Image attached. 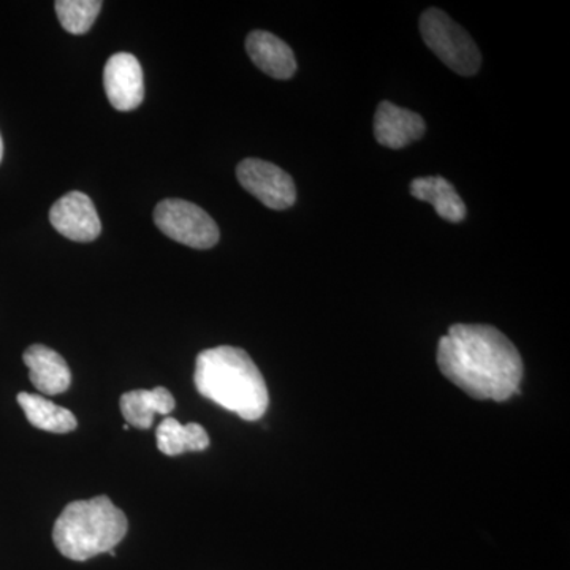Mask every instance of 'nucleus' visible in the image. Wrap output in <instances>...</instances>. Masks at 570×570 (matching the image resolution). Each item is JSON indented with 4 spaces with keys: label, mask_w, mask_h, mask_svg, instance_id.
Returning <instances> with one entry per match:
<instances>
[{
    "label": "nucleus",
    "mask_w": 570,
    "mask_h": 570,
    "mask_svg": "<svg viewBox=\"0 0 570 570\" xmlns=\"http://www.w3.org/2000/svg\"><path fill=\"white\" fill-rule=\"evenodd\" d=\"M246 50L255 66L268 77L288 80L296 71V59L285 41L273 33L254 31L247 36Z\"/></svg>",
    "instance_id": "9b49d317"
},
{
    "label": "nucleus",
    "mask_w": 570,
    "mask_h": 570,
    "mask_svg": "<svg viewBox=\"0 0 570 570\" xmlns=\"http://www.w3.org/2000/svg\"><path fill=\"white\" fill-rule=\"evenodd\" d=\"M194 382L202 396L246 422L261 420L268 409L265 379L243 348L219 346L200 352Z\"/></svg>",
    "instance_id": "f03ea898"
},
{
    "label": "nucleus",
    "mask_w": 570,
    "mask_h": 570,
    "mask_svg": "<svg viewBox=\"0 0 570 570\" xmlns=\"http://www.w3.org/2000/svg\"><path fill=\"white\" fill-rule=\"evenodd\" d=\"M2 156H3V141H2V135H0V163H2Z\"/></svg>",
    "instance_id": "f3484780"
},
{
    "label": "nucleus",
    "mask_w": 570,
    "mask_h": 570,
    "mask_svg": "<svg viewBox=\"0 0 570 570\" xmlns=\"http://www.w3.org/2000/svg\"><path fill=\"white\" fill-rule=\"evenodd\" d=\"M22 360L29 367L33 387L43 395H59L70 389V367L58 352L43 344H33L26 348Z\"/></svg>",
    "instance_id": "9d476101"
},
{
    "label": "nucleus",
    "mask_w": 570,
    "mask_h": 570,
    "mask_svg": "<svg viewBox=\"0 0 570 570\" xmlns=\"http://www.w3.org/2000/svg\"><path fill=\"white\" fill-rule=\"evenodd\" d=\"M420 32L426 47L450 69L463 77L478 73L482 63L478 45L444 11L426 10L420 20Z\"/></svg>",
    "instance_id": "20e7f679"
},
{
    "label": "nucleus",
    "mask_w": 570,
    "mask_h": 570,
    "mask_svg": "<svg viewBox=\"0 0 570 570\" xmlns=\"http://www.w3.org/2000/svg\"><path fill=\"white\" fill-rule=\"evenodd\" d=\"M154 223L168 238L194 249H212L219 242V227L200 206L167 198L154 209Z\"/></svg>",
    "instance_id": "39448f33"
},
{
    "label": "nucleus",
    "mask_w": 570,
    "mask_h": 570,
    "mask_svg": "<svg viewBox=\"0 0 570 570\" xmlns=\"http://www.w3.org/2000/svg\"><path fill=\"white\" fill-rule=\"evenodd\" d=\"M104 3L100 0H58L56 13L67 32L82 36L92 28Z\"/></svg>",
    "instance_id": "dca6fc26"
},
{
    "label": "nucleus",
    "mask_w": 570,
    "mask_h": 570,
    "mask_svg": "<svg viewBox=\"0 0 570 570\" xmlns=\"http://www.w3.org/2000/svg\"><path fill=\"white\" fill-rule=\"evenodd\" d=\"M411 194L417 200L433 205L434 212L449 223H461L466 217V205L463 198L456 193L453 184L442 176L414 179L411 183Z\"/></svg>",
    "instance_id": "ddd939ff"
},
{
    "label": "nucleus",
    "mask_w": 570,
    "mask_h": 570,
    "mask_svg": "<svg viewBox=\"0 0 570 570\" xmlns=\"http://www.w3.org/2000/svg\"><path fill=\"white\" fill-rule=\"evenodd\" d=\"M104 86L112 108L137 110L145 99V77L138 59L129 52L112 55L105 63Z\"/></svg>",
    "instance_id": "0eeeda50"
},
{
    "label": "nucleus",
    "mask_w": 570,
    "mask_h": 570,
    "mask_svg": "<svg viewBox=\"0 0 570 570\" xmlns=\"http://www.w3.org/2000/svg\"><path fill=\"white\" fill-rule=\"evenodd\" d=\"M119 406L127 425L149 430L156 415H168L175 409V397L165 387L132 390L124 393Z\"/></svg>",
    "instance_id": "f8f14e48"
},
{
    "label": "nucleus",
    "mask_w": 570,
    "mask_h": 570,
    "mask_svg": "<svg viewBox=\"0 0 570 570\" xmlns=\"http://www.w3.org/2000/svg\"><path fill=\"white\" fill-rule=\"evenodd\" d=\"M18 404L24 411L28 422L39 430L56 434H66L77 430V419L69 409L58 406L47 397L22 392L18 395Z\"/></svg>",
    "instance_id": "2eb2a0df"
},
{
    "label": "nucleus",
    "mask_w": 570,
    "mask_h": 570,
    "mask_svg": "<svg viewBox=\"0 0 570 570\" xmlns=\"http://www.w3.org/2000/svg\"><path fill=\"white\" fill-rule=\"evenodd\" d=\"M426 124L417 112L396 107L392 102L379 104L374 118V137L390 149L406 148L425 135Z\"/></svg>",
    "instance_id": "1a4fd4ad"
},
{
    "label": "nucleus",
    "mask_w": 570,
    "mask_h": 570,
    "mask_svg": "<svg viewBox=\"0 0 570 570\" xmlns=\"http://www.w3.org/2000/svg\"><path fill=\"white\" fill-rule=\"evenodd\" d=\"M438 366L475 400L508 401L520 392L523 360L504 333L491 325L456 324L441 337Z\"/></svg>",
    "instance_id": "f257e3e1"
},
{
    "label": "nucleus",
    "mask_w": 570,
    "mask_h": 570,
    "mask_svg": "<svg viewBox=\"0 0 570 570\" xmlns=\"http://www.w3.org/2000/svg\"><path fill=\"white\" fill-rule=\"evenodd\" d=\"M157 448L164 455L178 456L186 452H204L209 448V436L198 423L181 425L174 417L164 419L156 430Z\"/></svg>",
    "instance_id": "4468645a"
},
{
    "label": "nucleus",
    "mask_w": 570,
    "mask_h": 570,
    "mask_svg": "<svg viewBox=\"0 0 570 570\" xmlns=\"http://www.w3.org/2000/svg\"><path fill=\"white\" fill-rule=\"evenodd\" d=\"M238 181L269 209L291 208L296 200L294 179L283 168L261 159H245L236 168Z\"/></svg>",
    "instance_id": "423d86ee"
},
{
    "label": "nucleus",
    "mask_w": 570,
    "mask_h": 570,
    "mask_svg": "<svg viewBox=\"0 0 570 570\" xmlns=\"http://www.w3.org/2000/svg\"><path fill=\"white\" fill-rule=\"evenodd\" d=\"M129 521L108 497L73 501L62 510L52 528V540L62 557L88 561L115 550L126 538Z\"/></svg>",
    "instance_id": "7ed1b4c3"
},
{
    "label": "nucleus",
    "mask_w": 570,
    "mask_h": 570,
    "mask_svg": "<svg viewBox=\"0 0 570 570\" xmlns=\"http://www.w3.org/2000/svg\"><path fill=\"white\" fill-rule=\"evenodd\" d=\"M50 223L71 242L91 243L102 232L99 214L91 198L82 193H69L51 206Z\"/></svg>",
    "instance_id": "6e6552de"
}]
</instances>
